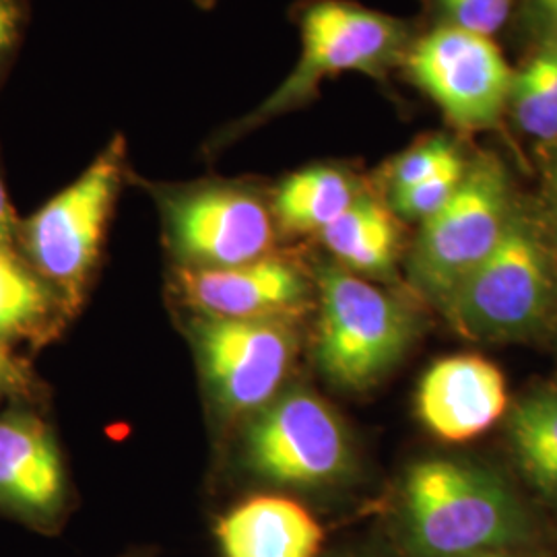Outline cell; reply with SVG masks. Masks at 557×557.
Here are the masks:
<instances>
[{"label": "cell", "instance_id": "ffe728a7", "mask_svg": "<svg viewBox=\"0 0 557 557\" xmlns=\"http://www.w3.org/2000/svg\"><path fill=\"white\" fill-rule=\"evenodd\" d=\"M467 170H469V163L462 161L432 178L391 193L395 213L405 220H418L421 223L434 218L440 209H444L448 200L457 195L458 186L462 184Z\"/></svg>", "mask_w": 557, "mask_h": 557}, {"label": "cell", "instance_id": "83f0119b", "mask_svg": "<svg viewBox=\"0 0 557 557\" xmlns=\"http://www.w3.org/2000/svg\"><path fill=\"white\" fill-rule=\"evenodd\" d=\"M473 557H529L524 556L522 552H496V554H483V556Z\"/></svg>", "mask_w": 557, "mask_h": 557}, {"label": "cell", "instance_id": "603a6c76", "mask_svg": "<svg viewBox=\"0 0 557 557\" xmlns=\"http://www.w3.org/2000/svg\"><path fill=\"white\" fill-rule=\"evenodd\" d=\"M29 25V0H0V87L17 59Z\"/></svg>", "mask_w": 557, "mask_h": 557}, {"label": "cell", "instance_id": "52a82bcc", "mask_svg": "<svg viewBox=\"0 0 557 557\" xmlns=\"http://www.w3.org/2000/svg\"><path fill=\"white\" fill-rule=\"evenodd\" d=\"M244 455L257 475L296 490L333 485L354 469V446L343 421L306 388L281 393L255 413Z\"/></svg>", "mask_w": 557, "mask_h": 557}, {"label": "cell", "instance_id": "7c38bea8", "mask_svg": "<svg viewBox=\"0 0 557 557\" xmlns=\"http://www.w3.org/2000/svg\"><path fill=\"white\" fill-rule=\"evenodd\" d=\"M506 407L504 374L479 356L440 359L419 382V418L446 442L478 438L506 413Z\"/></svg>", "mask_w": 557, "mask_h": 557}, {"label": "cell", "instance_id": "277c9868", "mask_svg": "<svg viewBox=\"0 0 557 557\" xmlns=\"http://www.w3.org/2000/svg\"><path fill=\"white\" fill-rule=\"evenodd\" d=\"M556 301L547 246L535 223L512 211L498 246L442 306L462 337L504 341L541 331Z\"/></svg>", "mask_w": 557, "mask_h": 557}, {"label": "cell", "instance_id": "9c48e42d", "mask_svg": "<svg viewBox=\"0 0 557 557\" xmlns=\"http://www.w3.org/2000/svg\"><path fill=\"white\" fill-rule=\"evenodd\" d=\"M190 333L202 379L223 416L259 413L281 395L298 349L287 320L199 317Z\"/></svg>", "mask_w": 557, "mask_h": 557}, {"label": "cell", "instance_id": "6da1fadb", "mask_svg": "<svg viewBox=\"0 0 557 557\" xmlns=\"http://www.w3.org/2000/svg\"><path fill=\"white\" fill-rule=\"evenodd\" d=\"M398 522L411 557L520 552L533 537L524 504L498 473L453 458H430L409 469Z\"/></svg>", "mask_w": 557, "mask_h": 557}, {"label": "cell", "instance_id": "d4e9b609", "mask_svg": "<svg viewBox=\"0 0 557 557\" xmlns=\"http://www.w3.org/2000/svg\"><path fill=\"white\" fill-rule=\"evenodd\" d=\"M17 227L20 221L9 202V195L4 188V180L0 176V246H15L17 244Z\"/></svg>", "mask_w": 557, "mask_h": 557}, {"label": "cell", "instance_id": "484cf974", "mask_svg": "<svg viewBox=\"0 0 557 557\" xmlns=\"http://www.w3.org/2000/svg\"><path fill=\"white\" fill-rule=\"evenodd\" d=\"M547 215H549L552 238L557 250V151L549 161V170H547Z\"/></svg>", "mask_w": 557, "mask_h": 557}, {"label": "cell", "instance_id": "30bf717a", "mask_svg": "<svg viewBox=\"0 0 557 557\" xmlns=\"http://www.w3.org/2000/svg\"><path fill=\"white\" fill-rule=\"evenodd\" d=\"M411 79L458 128L494 126L510 101L515 73L487 36L446 25L407 54Z\"/></svg>", "mask_w": 557, "mask_h": 557}, {"label": "cell", "instance_id": "f546056e", "mask_svg": "<svg viewBox=\"0 0 557 557\" xmlns=\"http://www.w3.org/2000/svg\"><path fill=\"white\" fill-rule=\"evenodd\" d=\"M335 557H359V556H335Z\"/></svg>", "mask_w": 557, "mask_h": 557}, {"label": "cell", "instance_id": "2e32d148", "mask_svg": "<svg viewBox=\"0 0 557 557\" xmlns=\"http://www.w3.org/2000/svg\"><path fill=\"white\" fill-rule=\"evenodd\" d=\"M356 182L329 165L299 170L278 184L273 215L285 232H322L358 199Z\"/></svg>", "mask_w": 557, "mask_h": 557}, {"label": "cell", "instance_id": "4fadbf2b", "mask_svg": "<svg viewBox=\"0 0 557 557\" xmlns=\"http://www.w3.org/2000/svg\"><path fill=\"white\" fill-rule=\"evenodd\" d=\"M66 475L59 446L41 419L29 413L0 418V508L36 524L59 517Z\"/></svg>", "mask_w": 557, "mask_h": 557}, {"label": "cell", "instance_id": "44dd1931", "mask_svg": "<svg viewBox=\"0 0 557 557\" xmlns=\"http://www.w3.org/2000/svg\"><path fill=\"white\" fill-rule=\"evenodd\" d=\"M462 161L465 160L453 140L444 139V137L425 140L418 147L405 151L403 156H398V160L393 163L391 176H388L391 193L432 178Z\"/></svg>", "mask_w": 557, "mask_h": 557}, {"label": "cell", "instance_id": "f1b7e54d", "mask_svg": "<svg viewBox=\"0 0 557 557\" xmlns=\"http://www.w3.org/2000/svg\"><path fill=\"white\" fill-rule=\"evenodd\" d=\"M199 4L200 9H213L218 0H195Z\"/></svg>", "mask_w": 557, "mask_h": 557}, {"label": "cell", "instance_id": "cb8c5ba5", "mask_svg": "<svg viewBox=\"0 0 557 557\" xmlns=\"http://www.w3.org/2000/svg\"><path fill=\"white\" fill-rule=\"evenodd\" d=\"M25 384L27 376L23 366L9 354V347L0 343V397L9 393H20Z\"/></svg>", "mask_w": 557, "mask_h": 557}, {"label": "cell", "instance_id": "3957f363", "mask_svg": "<svg viewBox=\"0 0 557 557\" xmlns=\"http://www.w3.org/2000/svg\"><path fill=\"white\" fill-rule=\"evenodd\" d=\"M126 176V140L114 135L79 178L44 202L32 218L20 221L21 255L69 308L79 306L96 271Z\"/></svg>", "mask_w": 557, "mask_h": 557}, {"label": "cell", "instance_id": "d6986e66", "mask_svg": "<svg viewBox=\"0 0 557 557\" xmlns=\"http://www.w3.org/2000/svg\"><path fill=\"white\" fill-rule=\"evenodd\" d=\"M510 101L518 126L543 143L557 140V40L547 41L535 59L515 75Z\"/></svg>", "mask_w": 557, "mask_h": 557}, {"label": "cell", "instance_id": "9a60e30c", "mask_svg": "<svg viewBox=\"0 0 557 557\" xmlns=\"http://www.w3.org/2000/svg\"><path fill=\"white\" fill-rule=\"evenodd\" d=\"M320 236L333 257L351 273L384 275L395 264L397 223L393 213L372 197L359 195Z\"/></svg>", "mask_w": 557, "mask_h": 557}, {"label": "cell", "instance_id": "4316f807", "mask_svg": "<svg viewBox=\"0 0 557 557\" xmlns=\"http://www.w3.org/2000/svg\"><path fill=\"white\" fill-rule=\"evenodd\" d=\"M541 2H543L545 11L557 21V0H541Z\"/></svg>", "mask_w": 557, "mask_h": 557}, {"label": "cell", "instance_id": "5b68a950", "mask_svg": "<svg viewBox=\"0 0 557 557\" xmlns=\"http://www.w3.org/2000/svg\"><path fill=\"white\" fill-rule=\"evenodd\" d=\"M319 356L324 376L347 391L376 384L407 351L411 314L343 267L319 269Z\"/></svg>", "mask_w": 557, "mask_h": 557}, {"label": "cell", "instance_id": "7a4b0ae2", "mask_svg": "<svg viewBox=\"0 0 557 557\" xmlns=\"http://www.w3.org/2000/svg\"><path fill=\"white\" fill-rule=\"evenodd\" d=\"M299 40L294 71L252 112L225 126L211 143L215 149L314 100L324 79L343 73L384 77L405 52L407 29L400 21L354 2L319 0L299 17Z\"/></svg>", "mask_w": 557, "mask_h": 557}, {"label": "cell", "instance_id": "8fae6325", "mask_svg": "<svg viewBox=\"0 0 557 557\" xmlns=\"http://www.w3.org/2000/svg\"><path fill=\"white\" fill-rule=\"evenodd\" d=\"M184 301L209 319L287 320L310 304V283L298 267L278 257H262L238 267H180Z\"/></svg>", "mask_w": 557, "mask_h": 557}, {"label": "cell", "instance_id": "7402d4cb", "mask_svg": "<svg viewBox=\"0 0 557 557\" xmlns=\"http://www.w3.org/2000/svg\"><path fill=\"white\" fill-rule=\"evenodd\" d=\"M450 25L473 32L479 36H492L506 23L512 0H440Z\"/></svg>", "mask_w": 557, "mask_h": 557}, {"label": "cell", "instance_id": "ba28073f", "mask_svg": "<svg viewBox=\"0 0 557 557\" xmlns=\"http://www.w3.org/2000/svg\"><path fill=\"white\" fill-rule=\"evenodd\" d=\"M156 197L168 246L182 267H238L273 248V209L244 184L205 182L161 188Z\"/></svg>", "mask_w": 557, "mask_h": 557}, {"label": "cell", "instance_id": "ac0fdd59", "mask_svg": "<svg viewBox=\"0 0 557 557\" xmlns=\"http://www.w3.org/2000/svg\"><path fill=\"white\" fill-rule=\"evenodd\" d=\"M508 434L524 475L547 498L557 499V391H541L520 400Z\"/></svg>", "mask_w": 557, "mask_h": 557}, {"label": "cell", "instance_id": "8992f818", "mask_svg": "<svg viewBox=\"0 0 557 557\" xmlns=\"http://www.w3.org/2000/svg\"><path fill=\"white\" fill-rule=\"evenodd\" d=\"M512 211L504 165L494 158L469 163L457 195L421 223L409 262L413 285L442 306L498 246Z\"/></svg>", "mask_w": 557, "mask_h": 557}, {"label": "cell", "instance_id": "5bb4252c", "mask_svg": "<svg viewBox=\"0 0 557 557\" xmlns=\"http://www.w3.org/2000/svg\"><path fill=\"white\" fill-rule=\"evenodd\" d=\"M215 537L223 557H319L324 531L298 502L257 496L223 515Z\"/></svg>", "mask_w": 557, "mask_h": 557}, {"label": "cell", "instance_id": "e0dca14e", "mask_svg": "<svg viewBox=\"0 0 557 557\" xmlns=\"http://www.w3.org/2000/svg\"><path fill=\"white\" fill-rule=\"evenodd\" d=\"M64 304L15 246H0V343L40 335Z\"/></svg>", "mask_w": 557, "mask_h": 557}]
</instances>
